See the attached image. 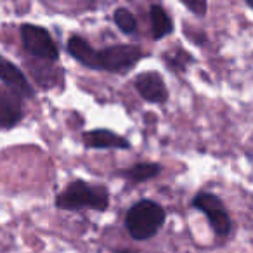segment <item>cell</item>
<instances>
[{
    "label": "cell",
    "mask_w": 253,
    "mask_h": 253,
    "mask_svg": "<svg viewBox=\"0 0 253 253\" xmlns=\"http://www.w3.org/2000/svg\"><path fill=\"white\" fill-rule=\"evenodd\" d=\"M162 172V165L158 163H137V165L130 167L128 170L123 172V175L126 177L132 182L139 184V182H146L149 179H155L156 175H160Z\"/></svg>",
    "instance_id": "7c38bea8"
},
{
    "label": "cell",
    "mask_w": 253,
    "mask_h": 253,
    "mask_svg": "<svg viewBox=\"0 0 253 253\" xmlns=\"http://www.w3.org/2000/svg\"><path fill=\"white\" fill-rule=\"evenodd\" d=\"M109 205L108 189L102 186H90L85 180H75L68 184L56 196V207L61 210H80L84 207L97 211L106 210Z\"/></svg>",
    "instance_id": "7a4b0ae2"
},
{
    "label": "cell",
    "mask_w": 253,
    "mask_h": 253,
    "mask_svg": "<svg viewBox=\"0 0 253 253\" xmlns=\"http://www.w3.org/2000/svg\"><path fill=\"white\" fill-rule=\"evenodd\" d=\"M84 142L87 148L94 149H128L130 142L125 137L115 134L106 128H97V130H88L84 134Z\"/></svg>",
    "instance_id": "9c48e42d"
},
{
    "label": "cell",
    "mask_w": 253,
    "mask_h": 253,
    "mask_svg": "<svg viewBox=\"0 0 253 253\" xmlns=\"http://www.w3.org/2000/svg\"><path fill=\"white\" fill-rule=\"evenodd\" d=\"M116 253H132L130 250H116Z\"/></svg>",
    "instance_id": "2e32d148"
},
{
    "label": "cell",
    "mask_w": 253,
    "mask_h": 253,
    "mask_svg": "<svg viewBox=\"0 0 253 253\" xmlns=\"http://www.w3.org/2000/svg\"><path fill=\"white\" fill-rule=\"evenodd\" d=\"M246 4H248V5H250V7H252V9H253V0H246Z\"/></svg>",
    "instance_id": "e0dca14e"
},
{
    "label": "cell",
    "mask_w": 253,
    "mask_h": 253,
    "mask_svg": "<svg viewBox=\"0 0 253 253\" xmlns=\"http://www.w3.org/2000/svg\"><path fill=\"white\" fill-rule=\"evenodd\" d=\"M149 19H151L153 39L162 40L163 37L172 33L173 21H172V18L167 14L163 7H160V5H151V9H149Z\"/></svg>",
    "instance_id": "8fae6325"
},
{
    "label": "cell",
    "mask_w": 253,
    "mask_h": 253,
    "mask_svg": "<svg viewBox=\"0 0 253 253\" xmlns=\"http://www.w3.org/2000/svg\"><path fill=\"white\" fill-rule=\"evenodd\" d=\"M21 40L25 49L32 56L45 61H56L59 57V50L50 37L49 30L39 25H30L25 23L21 26Z\"/></svg>",
    "instance_id": "277c9868"
},
{
    "label": "cell",
    "mask_w": 253,
    "mask_h": 253,
    "mask_svg": "<svg viewBox=\"0 0 253 253\" xmlns=\"http://www.w3.org/2000/svg\"><path fill=\"white\" fill-rule=\"evenodd\" d=\"M141 59L142 50L137 45H111L97 50L99 70L113 71V73L130 70Z\"/></svg>",
    "instance_id": "5b68a950"
},
{
    "label": "cell",
    "mask_w": 253,
    "mask_h": 253,
    "mask_svg": "<svg viewBox=\"0 0 253 253\" xmlns=\"http://www.w3.org/2000/svg\"><path fill=\"white\" fill-rule=\"evenodd\" d=\"M165 63L172 68L173 71L180 73L187 68V64L193 63V57H191L189 52H186L184 49H175L172 52H167L165 54Z\"/></svg>",
    "instance_id": "4fadbf2b"
},
{
    "label": "cell",
    "mask_w": 253,
    "mask_h": 253,
    "mask_svg": "<svg viewBox=\"0 0 253 253\" xmlns=\"http://www.w3.org/2000/svg\"><path fill=\"white\" fill-rule=\"evenodd\" d=\"M193 207L208 218L211 229H213L217 236L225 238L231 232V217H229L224 203H222V200L217 194L201 191V193H198L194 196Z\"/></svg>",
    "instance_id": "3957f363"
},
{
    "label": "cell",
    "mask_w": 253,
    "mask_h": 253,
    "mask_svg": "<svg viewBox=\"0 0 253 253\" xmlns=\"http://www.w3.org/2000/svg\"><path fill=\"white\" fill-rule=\"evenodd\" d=\"M23 118L19 95L14 90L0 88V128H12Z\"/></svg>",
    "instance_id": "ba28073f"
},
{
    "label": "cell",
    "mask_w": 253,
    "mask_h": 253,
    "mask_svg": "<svg viewBox=\"0 0 253 253\" xmlns=\"http://www.w3.org/2000/svg\"><path fill=\"white\" fill-rule=\"evenodd\" d=\"M113 18H115L116 26H118L125 35H132V33H135V30H137V21H135L134 14H132L128 9H123V7L116 9Z\"/></svg>",
    "instance_id": "5bb4252c"
},
{
    "label": "cell",
    "mask_w": 253,
    "mask_h": 253,
    "mask_svg": "<svg viewBox=\"0 0 253 253\" xmlns=\"http://www.w3.org/2000/svg\"><path fill=\"white\" fill-rule=\"evenodd\" d=\"M0 80L4 82L11 90H14L19 97H33L35 95L25 73L14 63H11L2 56H0Z\"/></svg>",
    "instance_id": "52a82bcc"
},
{
    "label": "cell",
    "mask_w": 253,
    "mask_h": 253,
    "mask_svg": "<svg viewBox=\"0 0 253 253\" xmlns=\"http://www.w3.org/2000/svg\"><path fill=\"white\" fill-rule=\"evenodd\" d=\"M68 52L84 66L90 68V70H99V61H97V50L90 45L85 39L78 35L70 37L66 45Z\"/></svg>",
    "instance_id": "30bf717a"
},
{
    "label": "cell",
    "mask_w": 253,
    "mask_h": 253,
    "mask_svg": "<svg viewBox=\"0 0 253 253\" xmlns=\"http://www.w3.org/2000/svg\"><path fill=\"white\" fill-rule=\"evenodd\" d=\"M165 222V210L160 203L151 200H142L126 211L125 227L132 239L148 241L155 238Z\"/></svg>",
    "instance_id": "6da1fadb"
},
{
    "label": "cell",
    "mask_w": 253,
    "mask_h": 253,
    "mask_svg": "<svg viewBox=\"0 0 253 253\" xmlns=\"http://www.w3.org/2000/svg\"><path fill=\"white\" fill-rule=\"evenodd\" d=\"M134 87L139 92L144 101L155 102V104H162L169 99V90L165 87V82L156 71H146L135 77Z\"/></svg>",
    "instance_id": "8992f818"
},
{
    "label": "cell",
    "mask_w": 253,
    "mask_h": 253,
    "mask_svg": "<svg viewBox=\"0 0 253 253\" xmlns=\"http://www.w3.org/2000/svg\"><path fill=\"white\" fill-rule=\"evenodd\" d=\"M180 2L196 16H205L208 11L207 0H180Z\"/></svg>",
    "instance_id": "9a60e30c"
}]
</instances>
